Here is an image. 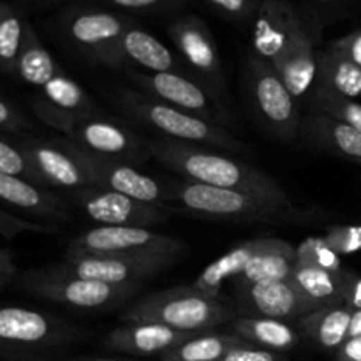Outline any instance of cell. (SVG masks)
Returning <instances> with one entry per match:
<instances>
[{"mask_svg":"<svg viewBox=\"0 0 361 361\" xmlns=\"http://www.w3.org/2000/svg\"><path fill=\"white\" fill-rule=\"evenodd\" d=\"M310 25L284 0L261 2L254 23V53L267 60L295 97L317 80V51Z\"/></svg>","mask_w":361,"mask_h":361,"instance_id":"cell-1","label":"cell"},{"mask_svg":"<svg viewBox=\"0 0 361 361\" xmlns=\"http://www.w3.org/2000/svg\"><path fill=\"white\" fill-rule=\"evenodd\" d=\"M147 145L155 161L161 162L164 168L178 173L182 180L187 182L257 194L288 207H295L289 194L274 176L263 169L231 157L226 152H219L204 145L175 141L169 137L148 140Z\"/></svg>","mask_w":361,"mask_h":361,"instance_id":"cell-2","label":"cell"},{"mask_svg":"<svg viewBox=\"0 0 361 361\" xmlns=\"http://www.w3.org/2000/svg\"><path fill=\"white\" fill-rule=\"evenodd\" d=\"M169 196L171 201H176L190 214L212 221L229 222V224L247 222V224L296 226L309 224L326 217L323 210H302L257 194L219 189V187L201 185L187 180L171 183Z\"/></svg>","mask_w":361,"mask_h":361,"instance_id":"cell-3","label":"cell"},{"mask_svg":"<svg viewBox=\"0 0 361 361\" xmlns=\"http://www.w3.org/2000/svg\"><path fill=\"white\" fill-rule=\"evenodd\" d=\"M231 319V312L217 298L197 291L194 286L162 289L140 296L126 307V323L164 324L178 331H207Z\"/></svg>","mask_w":361,"mask_h":361,"instance_id":"cell-4","label":"cell"},{"mask_svg":"<svg viewBox=\"0 0 361 361\" xmlns=\"http://www.w3.org/2000/svg\"><path fill=\"white\" fill-rule=\"evenodd\" d=\"M81 337L67 321L21 305H0V356L7 360H37Z\"/></svg>","mask_w":361,"mask_h":361,"instance_id":"cell-5","label":"cell"},{"mask_svg":"<svg viewBox=\"0 0 361 361\" xmlns=\"http://www.w3.org/2000/svg\"><path fill=\"white\" fill-rule=\"evenodd\" d=\"M13 284L37 298L83 310H101L122 305L141 288V282L108 284V282L62 274L53 264L21 271L14 277Z\"/></svg>","mask_w":361,"mask_h":361,"instance_id":"cell-6","label":"cell"},{"mask_svg":"<svg viewBox=\"0 0 361 361\" xmlns=\"http://www.w3.org/2000/svg\"><path fill=\"white\" fill-rule=\"evenodd\" d=\"M118 106L127 115L147 123L152 129H157L169 140L204 145V147L219 148V150L233 152V154L249 150L245 143H242L238 137L233 136L219 123L173 108L154 97H143V95L126 90L118 95Z\"/></svg>","mask_w":361,"mask_h":361,"instance_id":"cell-7","label":"cell"},{"mask_svg":"<svg viewBox=\"0 0 361 361\" xmlns=\"http://www.w3.org/2000/svg\"><path fill=\"white\" fill-rule=\"evenodd\" d=\"M183 243L150 228L97 226L78 235L66 250V259L74 257H122L140 254L178 252Z\"/></svg>","mask_w":361,"mask_h":361,"instance_id":"cell-8","label":"cell"},{"mask_svg":"<svg viewBox=\"0 0 361 361\" xmlns=\"http://www.w3.org/2000/svg\"><path fill=\"white\" fill-rule=\"evenodd\" d=\"M247 74L250 95L261 120L282 141L295 140L302 133V118L296 97L286 87L277 71L254 53L247 63Z\"/></svg>","mask_w":361,"mask_h":361,"instance_id":"cell-9","label":"cell"},{"mask_svg":"<svg viewBox=\"0 0 361 361\" xmlns=\"http://www.w3.org/2000/svg\"><path fill=\"white\" fill-rule=\"evenodd\" d=\"M66 137L85 152L101 157L118 159L134 166L152 157L143 137L137 136L122 120L104 115L99 109L81 118Z\"/></svg>","mask_w":361,"mask_h":361,"instance_id":"cell-10","label":"cell"},{"mask_svg":"<svg viewBox=\"0 0 361 361\" xmlns=\"http://www.w3.org/2000/svg\"><path fill=\"white\" fill-rule=\"evenodd\" d=\"M60 141L78 159V162L87 169L95 187L115 190V192L126 194V196L134 197V200L152 204H164L166 207V203L171 201L169 187L164 189L157 180L141 173L134 164L85 152L83 148L76 147L66 136L60 137Z\"/></svg>","mask_w":361,"mask_h":361,"instance_id":"cell-11","label":"cell"},{"mask_svg":"<svg viewBox=\"0 0 361 361\" xmlns=\"http://www.w3.org/2000/svg\"><path fill=\"white\" fill-rule=\"evenodd\" d=\"M78 207L97 226H129V228H150L164 224L169 219V208L164 204H152L134 200L126 194L102 187H85L73 192Z\"/></svg>","mask_w":361,"mask_h":361,"instance_id":"cell-12","label":"cell"},{"mask_svg":"<svg viewBox=\"0 0 361 361\" xmlns=\"http://www.w3.org/2000/svg\"><path fill=\"white\" fill-rule=\"evenodd\" d=\"M178 256V252H159L122 257H74V259H63V263L53 267L62 274L90 279V281H101L108 284H133L169 270Z\"/></svg>","mask_w":361,"mask_h":361,"instance_id":"cell-13","label":"cell"},{"mask_svg":"<svg viewBox=\"0 0 361 361\" xmlns=\"http://www.w3.org/2000/svg\"><path fill=\"white\" fill-rule=\"evenodd\" d=\"M21 150L37 173L39 182L46 189H62L76 192L85 187L94 185L87 169L59 140L25 136L16 137Z\"/></svg>","mask_w":361,"mask_h":361,"instance_id":"cell-14","label":"cell"},{"mask_svg":"<svg viewBox=\"0 0 361 361\" xmlns=\"http://www.w3.org/2000/svg\"><path fill=\"white\" fill-rule=\"evenodd\" d=\"M134 83L140 85L150 97L164 104L192 113L204 120L222 126L226 115L210 92L197 81L182 73H136L130 71Z\"/></svg>","mask_w":361,"mask_h":361,"instance_id":"cell-15","label":"cell"},{"mask_svg":"<svg viewBox=\"0 0 361 361\" xmlns=\"http://www.w3.org/2000/svg\"><path fill=\"white\" fill-rule=\"evenodd\" d=\"M32 109L46 126L63 136H69L81 118L97 111L85 88L62 71L39 90V95L32 101Z\"/></svg>","mask_w":361,"mask_h":361,"instance_id":"cell-16","label":"cell"},{"mask_svg":"<svg viewBox=\"0 0 361 361\" xmlns=\"http://www.w3.org/2000/svg\"><path fill=\"white\" fill-rule=\"evenodd\" d=\"M127 25L118 16L106 11H81L67 23V34L76 46L92 56L95 62L108 67H123L120 42Z\"/></svg>","mask_w":361,"mask_h":361,"instance_id":"cell-17","label":"cell"},{"mask_svg":"<svg viewBox=\"0 0 361 361\" xmlns=\"http://www.w3.org/2000/svg\"><path fill=\"white\" fill-rule=\"evenodd\" d=\"M0 203L44 224L71 222V214L62 197L56 196L51 189L35 185L21 176L0 173Z\"/></svg>","mask_w":361,"mask_h":361,"instance_id":"cell-18","label":"cell"},{"mask_svg":"<svg viewBox=\"0 0 361 361\" xmlns=\"http://www.w3.org/2000/svg\"><path fill=\"white\" fill-rule=\"evenodd\" d=\"M243 307L257 317L291 321L314 312V307L293 284L291 279L268 281L238 288Z\"/></svg>","mask_w":361,"mask_h":361,"instance_id":"cell-19","label":"cell"},{"mask_svg":"<svg viewBox=\"0 0 361 361\" xmlns=\"http://www.w3.org/2000/svg\"><path fill=\"white\" fill-rule=\"evenodd\" d=\"M194 335L196 334L173 330L164 324L129 323L109 331L104 338V348L122 355L162 356Z\"/></svg>","mask_w":361,"mask_h":361,"instance_id":"cell-20","label":"cell"},{"mask_svg":"<svg viewBox=\"0 0 361 361\" xmlns=\"http://www.w3.org/2000/svg\"><path fill=\"white\" fill-rule=\"evenodd\" d=\"M169 35L187 63L208 81L222 85L221 59L210 28L196 16H187L169 27Z\"/></svg>","mask_w":361,"mask_h":361,"instance_id":"cell-21","label":"cell"},{"mask_svg":"<svg viewBox=\"0 0 361 361\" xmlns=\"http://www.w3.org/2000/svg\"><path fill=\"white\" fill-rule=\"evenodd\" d=\"M300 134L331 154L353 159L361 164V130L356 127L345 126L317 113H309L302 118Z\"/></svg>","mask_w":361,"mask_h":361,"instance_id":"cell-22","label":"cell"},{"mask_svg":"<svg viewBox=\"0 0 361 361\" xmlns=\"http://www.w3.org/2000/svg\"><path fill=\"white\" fill-rule=\"evenodd\" d=\"M296 264V247L281 238H268L261 252L247 264L235 279L236 288L268 281H284L293 274Z\"/></svg>","mask_w":361,"mask_h":361,"instance_id":"cell-23","label":"cell"},{"mask_svg":"<svg viewBox=\"0 0 361 361\" xmlns=\"http://www.w3.org/2000/svg\"><path fill=\"white\" fill-rule=\"evenodd\" d=\"M353 309L345 303L328 305L298 319V330L326 351H338L349 341Z\"/></svg>","mask_w":361,"mask_h":361,"instance_id":"cell-24","label":"cell"},{"mask_svg":"<svg viewBox=\"0 0 361 361\" xmlns=\"http://www.w3.org/2000/svg\"><path fill=\"white\" fill-rule=\"evenodd\" d=\"M267 240L268 238H254L235 245L224 256H221L214 263L208 264L192 286L197 291L204 293V295L212 296V298H217L221 295L222 284L229 281V279L235 281L245 270L247 264L267 245Z\"/></svg>","mask_w":361,"mask_h":361,"instance_id":"cell-25","label":"cell"},{"mask_svg":"<svg viewBox=\"0 0 361 361\" xmlns=\"http://www.w3.org/2000/svg\"><path fill=\"white\" fill-rule=\"evenodd\" d=\"M229 324H231L235 335L242 337L243 341L257 345V348L270 349V351H289L302 341V331L289 324V321L247 316L233 319Z\"/></svg>","mask_w":361,"mask_h":361,"instance_id":"cell-26","label":"cell"},{"mask_svg":"<svg viewBox=\"0 0 361 361\" xmlns=\"http://www.w3.org/2000/svg\"><path fill=\"white\" fill-rule=\"evenodd\" d=\"M120 48L123 62L129 60L134 66L147 69L148 73H180L178 62L168 46L141 28H127Z\"/></svg>","mask_w":361,"mask_h":361,"instance_id":"cell-27","label":"cell"},{"mask_svg":"<svg viewBox=\"0 0 361 361\" xmlns=\"http://www.w3.org/2000/svg\"><path fill=\"white\" fill-rule=\"evenodd\" d=\"M348 271L349 270L342 271V274H331V271L296 263L289 279L305 296L307 302L314 307V310H317L328 305L344 303L342 293H344Z\"/></svg>","mask_w":361,"mask_h":361,"instance_id":"cell-28","label":"cell"},{"mask_svg":"<svg viewBox=\"0 0 361 361\" xmlns=\"http://www.w3.org/2000/svg\"><path fill=\"white\" fill-rule=\"evenodd\" d=\"M328 90L349 99H361V67L337 49L317 53V80Z\"/></svg>","mask_w":361,"mask_h":361,"instance_id":"cell-29","label":"cell"},{"mask_svg":"<svg viewBox=\"0 0 361 361\" xmlns=\"http://www.w3.org/2000/svg\"><path fill=\"white\" fill-rule=\"evenodd\" d=\"M249 344L235 334L200 331L161 356L162 361H221L231 349Z\"/></svg>","mask_w":361,"mask_h":361,"instance_id":"cell-30","label":"cell"},{"mask_svg":"<svg viewBox=\"0 0 361 361\" xmlns=\"http://www.w3.org/2000/svg\"><path fill=\"white\" fill-rule=\"evenodd\" d=\"M56 73H60L55 59L51 53L44 48L39 37L35 35L34 28L27 25L25 30L23 46H21L20 56H18L14 74L28 87L41 90Z\"/></svg>","mask_w":361,"mask_h":361,"instance_id":"cell-31","label":"cell"},{"mask_svg":"<svg viewBox=\"0 0 361 361\" xmlns=\"http://www.w3.org/2000/svg\"><path fill=\"white\" fill-rule=\"evenodd\" d=\"M310 106L317 115L328 116L331 120L345 123V126L356 127L361 130V102L356 99L344 97L335 92L328 90L323 85L316 83L312 95H310Z\"/></svg>","mask_w":361,"mask_h":361,"instance_id":"cell-32","label":"cell"},{"mask_svg":"<svg viewBox=\"0 0 361 361\" xmlns=\"http://www.w3.org/2000/svg\"><path fill=\"white\" fill-rule=\"evenodd\" d=\"M27 23H23L20 14L13 11L0 13V71L14 74L18 56L23 46Z\"/></svg>","mask_w":361,"mask_h":361,"instance_id":"cell-33","label":"cell"},{"mask_svg":"<svg viewBox=\"0 0 361 361\" xmlns=\"http://www.w3.org/2000/svg\"><path fill=\"white\" fill-rule=\"evenodd\" d=\"M296 263L331 271V274H342V271H345L341 254L326 242L324 235L309 236V238L303 240L296 247Z\"/></svg>","mask_w":361,"mask_h":361,"instance_id":"cell-34","label":"cell"},{"mask_svg":"<svg viewBox=\"0 0 361 361\" xmlns=\"http://www.w3.org/2000/svg\"><path fill=\"white\" fill-rule=\"evenodd\" d=\"M0 173L21 176L35 185H41L37 173L34 171L16 137H11L9 134L4 133H0Z\"/></svg>","mask_w":361,"mask_h":361,"instance_id":"cell-35","label":"cell"},{"mask_svg":"<svg viewBox=\"0 0 361 361\" xmlns=\"http://www.w3.org/2000/svg\"><path fill=\"white\" fill-rule=\"evenodd\" d=\"M60 229L53 224H44L39 221H30V219H23L20 215L7 212L0 208V235L7 240L16 238L18 235L23 233H39V235H53L59 233Z\"/></svg>","mask_w":361,"mask_h":361,"instance_id":"cell-36","label":"cell"},{"mask_svg":"<svg viewBox=\"0 0 361 361\" xmlns=\"http://www.w3.org/2000/svg\"><path fill=\"white\" fill-rule=\"evenodd\" d=\"M324 238L341 256L356 254L361 250V224H335L328 228Z\"/></svg>","mask_w":361,"mask_h":361,"instance_id":"cell-37","label":"cell"},{"mask_svg":"<svg viewBox=\"0 0 361 361\" xmlns=\"http://www.w3.org/2000/svg\"><path fill=\"white\" fill-rule=\"evenodd\" d=\"M28 129H30V126H28L23 113L13 102L7 101L4 95H0V133L20 137L25 136Z\"/></svg>","mask_w":361,"mask_h":361,"instance_id":"cell-38","label":"cell"},{"mask_svg":"<svg viewBox=\"0 0 361 361\" xmlns=\"http://www.w3.org/2000/svg\"><path fill=\"white\" fill-rule=\"evenodd\" d=\"M221 361H289L281 353L270 351V349L257 348L254 344L240 345L231 349Z\"/></svg>","mask_w":361,"mask_h":361,"instance_id":"cell-39","label":"cell"},{"mask_svg":"<svg viewBox=\"0 0 361 361\" xmlns=\"http://www.w3.org/2000/svg\"><path fill=\"white\" fill-rule=\"evenodd\" d=\"M330 46L334 49H337L338 53L348 56V59H351L353 62H356L361 67V30L344 35V37L331 42Z\"/></svg>","mask_w":361,"mask_h":361,"instance_id":"cell-40","label":"cell"},{"mask_svg":"<svg viewBox=\"0 0 361 361\" xmlns=\"http://www.w3.org/2000/svg\"><path fill=\"white\" fill-rule=\"evenodd\" d=\"M342 298H344L345 305L351 307L353 310H361V275L348 271Z\"/></svg>","mask_w":361,"mask_h":361,"instance_id":"cell-41","label":"cell"},{"mask_svg":"<svg viewBox=\"0 0 361 361\" xmlns=\"http://www.w3.org/2000/svg\"><path fill=\"white\" fill-rule=\"evenodd\" d=\"M208 2L233 16H243L249 11V0H208Z\"/></svg>","mask_w":361,"mask_h":361,"instance_id":"cell-42","label":"cell"},{"mask_svg":"<svg viewBox=\"0 0 361 361\" xmlns=\"http://www.w3.org/2000/svg\"><path fill=\"white\" fill-rule=\"evenodd\" d=\"M338 361H361V337L349 338L337 351Z\"/></svg>","mask_w":361,"mask_h":361,"instance_id":"cell-43","label":"cell"},{"mask_svg":"<svg viewBox=\"0 0 361 361\" xmlns=\"http://www.w3.org/2000/svg\"><path fill=\"white\" fill-rule=\"evenodd\" d=\"M18 274H20V270H18L16 261H14V252L0 247V275L2 277L14 279Z\"/></svg>","mask_w":361,"mask_h":361,"instance_id":"cell-44","label":"cell"},{"mask_svg":"<svg viewBox=\"0 0 361 361\" xmlns=\"http://www.w3.org/2000/svg\"><path fill=\"white\" fill-rule=\"evenodd\" d=\"M115 6L126 7V9H148V7H154L157 4H161L162 0H109Z\"/></svg>","mask_w":361,"mask_h":361,"instance_id":"cell-45","label":"cell"},{"mask_svg":"<svg viewBox=\"0 0 361 361\" xmlns=\"http://www.w3.org/2000/svg\"><path fill=\"white\" fill-rule=\"evenodd\" d=\"M361 337V310H353L351 328H349V338Z\"/></svg>","mask_w":361,"mask_h":361,"instance_id":"cell-46","label":"cell"},{"mask_svg":"<svg viewBox=\"0 0 361 361\" xmlns=\"http://www.w3.org/2000/svg\"><path fill=\"white\" fill-rule=\"evenodd\" d=\"M13 281H14V279L2 277V275H0V291H4V289H6L9 284H13Z\"/></svg>","mask_w":361,"mask_h":361,"instance_id":"cell-47","label":"cell"},{"mask_svg":"<svg viewBox=\"0 0 361 361\" xmlns=\"http://www.w3.org/2000/svg\"><path fill=\"white\" fill-rule=\"evenodd\" d=\"M66 361H126V360H116V358H90V360H66Z\"/></svg>","mask_w":361,"mask_h":361,"instance_id":"cell-48","label":"cell"}]
</instances>
